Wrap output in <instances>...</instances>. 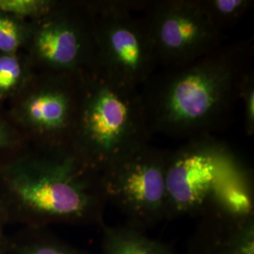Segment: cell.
<instances>
[{"instance_id": "6da1fadb", "label": "cell", "mask_w": 254, "mask_h": 254, "mask_svg": "<svg viewBox=\"0 0 254 254\" xmlns=\"http://www.w3.org/2000/svg\"><path fill=\"white\" fill-rule=\"evenodd\" d=\"M252 52L250 43H234L153 75L140 91L151 134L190 139L226 126Z\"/></svg>"}, {"instance_id": "8fae6325", "label": "cell", "mask_w": 254, "mask_h": 254, "mask_svg": "<svg viewBox=\"0 0 254 254\" xmlns=\"http://www.w3.org/2000/svg\"><path fill=\"white\" fill-rule=\"evenodd\" d=\"M209 201L231 215H254L252 177L234 154L224 165Z\"/></svg>"}, {"instance_id": "277c9868", "label": "cell", "mask_w": 254, "mask_h": 254, "mask_svg": "<svg viewBox=\"0 0 254 254\" xmlns=\"http://www.w3.org/2000/svg\"><path fill=\"white\" fill-rule=\"evenodd\" d=\"M82 91V74L35 72L9 101L7 111L28 145L70 148Z\"/></svg>"}, {"instance_id": "5bb4252c", "label": "cell", "mask_w": 254, "mask_h": 254, "mask_svg": "<svg viewBox=\"0 0 254 254\" xmlns=\"http://www.w3.org/2000/svg\"><path fill=\"white\" fill-rule=\"evenodd\" d=\"M201 2L209 18L222 33L236 27L254 4L251 0H201Z\"/></svg>"}, {"instance_id": "7a4b0ae2", "label": "cell", "mask_w": 254, "mask_h": 254, "mask_svg": "<svg viewBox=\"0 0 254 254\" xmlns=\"http://www.w3.org/2000/svg\"><path fill=\"white\" fill-rule=\"evenodd\" d=\"M0 201L9 213L36 222L97 224L107 205L101 174L70 148L27 146L0 171Z\"/></svg>"}, {"instance_id": "ac0fdd59", "label": "cell", "mask_w": 254, "mask_h": 254, "mask_svg": "<svg viewBox=\"0 0 254 254\" xmlns=\"http://www.w3.org/2000/svg\"><path fill=\"white\" fill-rule=\"evenodd\" d=\"M244 107V128L246 134L252 136L254 134V73L250 69L240 85L239 101Z\"/></svg>"}, {"instance_id": "2e32d148", "label": "cell", "mask_w": 254, "mask_h": 254, "mask_svg": "<svg viewBox=\"0 0 254 254\" xmlns=\"http://www.w3.org/2000/svg\"><path fill=\"white\" fill-rule=\"evenodd\" d=\"M27 146L26 138L9 118L7 108L0 106V171Z\"/></svg>"}, {"instance_id": "d6986e66", "label": "cell", "mask_w": 254, "mask_h": 254, "mask_svg": "<svg viewBox=\"0 0 254 254\" xmlns=\"http://www.w3.org/2000/svg\"><path fill=\"white\" fill-rule=\"evenodd\" d=\"M25 254H87L52 237H44L28 246Z\"/></svg>"}, {"instance_id": "30bf717a", "label": "cell", "mask_w": 254, "mask_h": 254, "mask_svg": "<svg viewBox=\"0 0 254 254\" xmlns=\"http://www.w3.org/2000/svg\"><path fill=\"white\" fill-rule=\"evenodd\" d=\"M185 254H254V215L228 214L209 201Z\"/></svg>"}, {"instance_id": "ba28073f", "label": "cell", "mask_w": 254, "mask_h": 254, "mask_svg": "<svg viewBox=\"0 0 254 254\" xmlns=\"http://www.w3.org/2000/svg\"><path fill=\"white\" fill-rule=\"evenodd\" d=\"M143 15L157 64L164 69L190 64L222 46L223 33L201 0L147 1Z\"/></svg>"}, {"instance_id": "8992f818", "label": "cell", "mask_w": 254, "mask_h": 254, "mask_svg": "<svg viewBox=\"0 0 254 254\" xmlns=\"http://www.w3.org/2000/svg\"><path fill=\"white\" fill-rule=\"evenodd\" d=\"M147 1H91L96 67L109 76L139 88L158 66L143 14ZM143 12V10H142Z\"/></svg>"}, {"instance_id": "5b68a950", "label": "cell", "mask_w": 254, "mask_h": 254, "mask_svg": "<svg viewBox=\"0 0 254 254\" xmlns=\"http://www.w3.org/2000/svg\"><path fill=\"white\" fill-rule=\"evenodd\" d=\"M29 27L22 52L35 72L82 74L96 67L91 1L55 0Z\"/></svg>"}, {"instance_id": "7c38bea8", "label": "cell", "mask_w": 254, "mask_h": 254, "mask_svg": "<svg viewBox=\"0 0 254 254\" xmlns=\"http://www.w3.org/2000/svg\"><path fill=\"white\" fill-rule=\"evenodd\" d=\"M101 230L102 254H179L173 246L127 223L112 226L104 222Z\"/></svg>"}, {"instance_id": "9c48e42d", "label": "cell", "mask_w": 254, "mask_h": 254, "mask_svg": "<svg viewBox=\"0 0 254 254\" xmlns=\"http://www.w3.org/2000/svg\"><path fill=\"white\" fill-rule=\"evenodd\" d=\"M231 155L227 147L212 135L193 137L179 148L168 151L167 220L200 215Z\"/></svg>"}, {"instance_id": "52a82bcc", "label": "cell", "mask_w": 254, "mask_h": 254, "mask_svg": "<svg viewBox=\"0 0 254 254\" xmlns=\"http://www.w3.org/2000/svg\"><path fill=\"white\" fill-rule=\"evenodd\" d=\"M167 154L147 144L101 173L107 203L121 211L127 224L143 232L167 220Z\"/></svg>"}, {"instance_id": "3957f363", "label": "cell", "mask_w": 254, "mask_h": 254, "mask_svg": "<svg viewBox=\"0 0 254 254\" xmlns=\"http://www.w3.org/2000/svg\"><path fill=\"white\" fill-rule=\"evenodd\" d=\"M81 105L70 149L102 173L149 144L145 107L139 88L94 68L82 73Z\"/></svg>"}, {"instance_id": "4fadbf2b", "label": "cell", "mask_w": 254, "mask_h": 254, "mask_svg": "<svg viewBox=\"0 0 254 254\" xmlns=\"http://www.w3.org/2000/svg\"><path fill=\"white\" fill-rule=\"evenodd\" d=\"M35 71L23 52L6 54L0 52V106L11 100Z\"/></svg>"}, {"instance_id": "9a60e30c", "label": "cell", "mask_w": 254, "mask_h": 254, "mask_svg": "<svg viewBox=\"0 0 254 254\" xmlns=\"http://www.w3.org/2000/svg\"><path fill=\"white\" fill-rule=\"evenodd\" d=\"M29 22L0 10V52L17 54L27 45Z\"/></svg>"}, {"instance_id": "ffe728a7", "label": "cell", "mask_w": 254, "mask_h": 254, "mask_svg": "<svg viewBox=\"0 0 254 254\" xmlns=\"http://www.w3.org/2000/svg\"><path fill=\"white\" fill-rule=\"evenodd\" d=\"M6 215H7V213H6L5 209H4L3 205H2V203H1V201H0V222H1L2 218H4Z\"/></svg>"}, {"instance_id": "e0dca14e", "label": "cell", "mask_w": 254, "mask_h": 254, "mask_svg": "<svg viewBox=\"0 0 254 254\" xmlns=\"http://www.w3.org/2000/svg\"><path fill=\"white\" fill-rule=\"evenodd\" d=\"M54 3L55 0H0V10L30 22L45 14Z\"/></svg>"}]
</instances>
